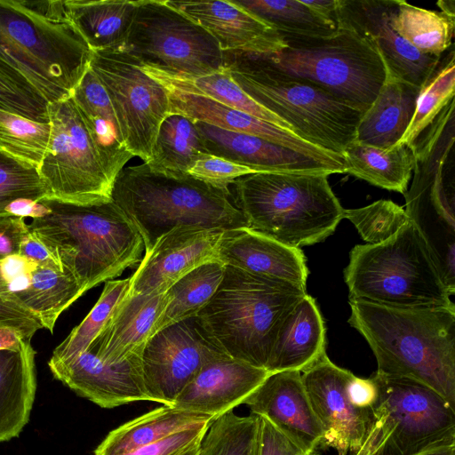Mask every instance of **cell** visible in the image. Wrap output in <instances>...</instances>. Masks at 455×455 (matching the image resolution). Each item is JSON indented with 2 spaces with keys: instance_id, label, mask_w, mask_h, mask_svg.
Wrapping results in <instances>:
<instances>
[{
  "instance_id": "obj_46",
  "label": "cell",
  "mask_w": 455,
  "mask_h": 455,
  "mask_svg": "<svg viewBox=\"0 0 455 455\" xmlns=\"http://www.w3.org/2000/svg\"><path fill=\"white\" fill-rule=\"evenodd\" d=\"M254 172L249 167L210 154L198 159L188 172L192 177L222 189H229V184L235 180Z\"/></svg>"
},
{
  "instance_id": "obj_9",
  "label": "cell",
  "mask_w": 455,
  "mask_h": 455,
  "mask_svg": "<svg viewBox=\"0 0 455 455\" xmlns=\"http://www.w3.org/2000/svg\"><path fill=\"white\" fill-rule=\"evenodd\" d=\"M282 36L285 43L282 51L257 55L272 67L316 84L363 113L367 110L386 77L383 60L367 39L339 24L338 31L328 37Z\"/></svg>"
},
{
  "instance_id": "obj_36",
  "label": "cell",
  "mask_w": 455,
  "mask_h": 455,
  "mask_svg": "<svg viewBox=\"0 0 455 455\" xmlns=\"http://www.w3.org/2000/svg\"><path fill=\"white\" fill-rule=\"evenodd\" d=\"M393 28L420 53L442 57L452 45L455 17L396 0Z\"/></svg>"
},
{
  "instance_id": "obj_38",
  "label": "cell",
  "mask_w": 455,
  "mask_h": 455,
  "mask_svg": "<svg viewBox=\"0 0 455 455\" xmlns=\"http://www.w3.org/2000/svg\"><path fill=\"white\" fill-rule=\"evenodd\" d=\"M282 35L310 38L328 37L338 26L312 12L300 0H235Z\"/></svg>"
},
{
  "instance_id": "obj_35",
  "label": "cell",
  "mask_w": 455,
  "mask_h": 455,
  "mask_svg": "<svg viewBox=\"0 0 455 455\" xmlns=\"http://www.w3.org/2000/svg\"><path fill=\"white\" fill-rule=\"evenodd\" d=\"M207 154L196 122L183 115L169 113L159 127L151 157L146 164L171 172L188 173Z\"/></svg>"
},
{
  "instance_id": "obj_56",
  "label": "cell",
  "mask_w": 455,
  "mask_h": 455,
  "mask_svg": "<svg viewBox=\"0 0 455 455\" xmlns=\"http://www.w3.org/2000/svg\"><path fill=\"white\" fill-rule=\"evenodd\" d=\"M28 340L19 329L0 323V350L20 349Z\"/></svg>"
},
{
  "instance_id": "obj_54",
  "label": "cell",
  "mask_w": 455,
  "mask_h": 455,
  "mask_svg": "<svg viewBox=\"0 0 455 455\" xmlns=\"http://www.w3.org/2000/svg\"><path fill=\"white\" fill-rule=\"evenodd\" d=\"M48 212L49 209L40 201L30 199H17L5 209L7 214L23 219L31 218L32 220L41 218Z\"/></svg>"
},
{
  "instance_id": "obj_45",
  "label": "cell",
  "mask_w": 455,
  "mask_h": 455,
  "mask_svg": "<svg viewBox=\"0 0 455 455\" xmlns=\"http://www.w3.org/2000/svg\"><path fill=\"white\" fill-rule=\"evenodd\" d=\"M48 189L36 167L23 164L0 151V215L17 199L40 201L48 198Z\"/></svg>"
},
{
  "instance_id": "obj_4",
  "label": "cell",
  "mask_w": 455,
  "mask_h": 455,
  "mask_svg": "<svg viewBox=\"0 0 455 455\" xmlns=\"http://www.w3.org/2000/svg\"><path fill=\"white\" fill-rule=\"evenodd\" d=\"M327 173L254 172L235 180L234 202L249 228L291 247L325 240L344 208Z\"/></svg>"
},
{
  "instance_id": "obj_39",
  "label": "cell",
  "mask_w": 455,
  "mask_h": 455,
  "mask_svg": "<svg viewBox=\"0 0 455 455\" xmlns=\"http://www.w3.org/2000/svg\"><path fill=\"white\" fill-rule=\"evenodd\" d=\"M130 287V277L107 281L93 307L67 338L52 352L48 366L67 363L87 350L100 333L117 305L125 298Z\"/></svg>"
},
{
  "instance_id": "obj_21",
  "label": "cell",
  "mask_w": 455,
  "mask_h": 455,
  "mask_svg": "<svg viewBox=\"0 0 455 455\" xmlns=\"http://www.w3.org/2000/svg\"><path fill=\"white\" fill-rule=\"evenodd\" d=\"M204 28L223 52L270 54L285 47L282 35L235 1H171Z\"/></svg>"
},
{
  "instance_id": "obj_28",
  "label": "cell",
  "mask_w": 455,
  "mask_h": 455,
  "mask_svg": "<svg viewBox=\"0 0 455 455\" xmlns=\"http://www.w3.org/2000/svg\"><path fill=\"white\" fill-rule=\"evenodd\" d=\"M419 91L386 72L377 97L360 118L355 141L383 149L395 146L411 123Z\"/></svg>"
},
{
  "instance_id": "obj_12",
  "label": "cell",
  "mask_w": 455,
  "mask_h": 455,
  "mask_svg": "<svg viewBox=\"0 0 455 455\" xmlns=\"http://www.w3.org/2000/svg\"><path fill=\"white\" fill-rule=\"evenodd\" d=\"M51 139L37 171L49 196L75 204L112 200L114 184L72 97L50 103Z\"/></svg>"
},
{
  "instance_id": "obj_51",
  "label": "cell",
  "mask_w": 455,
  "mask_h": 455,
  "mask_svg": "<svg viewBox=\"0 0 455 455\" xmlns=\"http://www.w3.org/2000/svg\"><path fill=\"white\" fill-rule=\"evenodd\" d=\"M37 265L20 254L9 256L0 261V270L12 293L23 291L29 284L31 273Z\"/></svg>"
},
{
  "instance_id": "obj_37",
  "label": "cell",
  "mask_w": 455,
  "mask_h": 455,
  "mask_svg": "<svg viewBox=\"0 0 455 455\" xmlns=\"http://www.w3.org/2000/svg\"><path fill=\"white\" fill-rule=\"evenodd\" d=\"M220 261L204 263L179 279L167 291L168 303L156 327L158 331L195 316L208 303L225 273Z\"/></svg>"
},
{
  "instance_id": "obj_31",
  "label": "cell",
  "mask_w": 455,
  "mask_h": 455,
  "mask_svg": "<svg viewBox=\"0 0 455 455\" xmlns=\"http://www.w3.org/2000/svg\"><path fill=\"white\" fill-rule=\"evenodd\" d=\"M66 14L92 52L117 51L124 43L137 1L65 0Z\"/></svg>"
},
{
  "instance_id": "obj_49",
  "label": "cell",
  "mask_w": 455,
  "mask_h": 455,
  "mask_svg": "<svg viewBox=\"0 0 455 455\" xmlns=\"http://www.w3.org/2000/svg\"><path fill=\"white\" fill-rule=\"evenodd\" d=\"M209 427L187 429L122 455H177L201 442Z\"/></svg>"
},
{
  "instance_id": "obj_11",
  "label": "cell",
  "mask_w": 455,
  "mask_h": 455,
  "mask_svg": "<svg viewBox=\"0 0 455 455\" xmlns=\"http://www.w3.org/2000/svg\"><path fill=\"white\" fill-rule=\"evenodd\" d=\"M117 51L177 76H204L226 68L217 41L167 0H138L126 39Z\"/></svg>"
},
{
  "instance_id": "obj_29",
  "label": "cell",
  "mask_w": 455,
  "mask_h": 455,
  "mask_svg": "<svg viewBox=\"0 0 455 455\" xmlns=\"http://www.w3.org/2000/svg\"><path fill=\"white\" fill-rule=\"evenodd\" d=\"M36 351L0 350V443L20 435L29 420L36 390Z\"/></svg>"
},
{
  "instance_id": "obj_48",
  "label": "cell",
  "mask_w": 455,
  "mask_h": 455,
  "mask_svg": "<svg viewBox=\"0 0 455 455\" xmlns=\"http://www.w3.org/2000/svg\"><path fill=\"white\" fill-rule=\"evenodd\" d=\"M257 416L259 425L256 455H320L316 451L305 452L267 418Z\"/></svg>"
},
{
  "instance_id": "obj_59",
  "label": "cell",
  "mask_w": 455,
  "mask_h": 455,
  "mask_svg": "<svg viewBox=\"0 0 455 455\" xmlns=\"http://www.w3.org/2000/svg\"><path fill=\"white\" fill-rule=\"evenodd\" d=\"M201 442H198L177 455H197Z\"/></svg>"
},
{
  "instance_id": "obj_44",
  "label": "cell",
  "mask_w": 455,
  "mask_h": 455,
  "mask_svg": "<svg viewBox=\"0 0 455 455\" xmlns=\"http://www.w3.org/2000/svg\"><path fill=\"white\" fill-rule=\"evenodd\" d=\"M344 218L354 224L361 237L370 244L387 240L410 220L403 207L383 199L362 208L344 209Z\"/></svg>"
},
{
  "instance_id": "obj_26",
  "label": "cell",
  "mask_w": 455,
  "mask_h": 455,
  "mask_svg": "<svg viewBox=\"0 0 455 455\" xmlns=\"http://www.w3.org/2000/svg\"><path fill=\"white\" fill-rule=\"evenodd\" d=\"M325 331L315 299L307 293L283 319L266 370L302 372L326 354Z\"/></svg>"
},
{
  "instance_id": "obj_3",
  "label": "cell",
  "mask_w": 455,
  "mask_h": 455,
  "mask_svg": "<svg viewBox=\"0 0 455 455\" xmlns=\"http://www.w3.org/2000/svg\"><path fill=\"white\" fill-rule=\"evenodd\" d=\"M112 200L140 232L145 252L180 226L220 231L249 228L229 189L146 163L121 170L114 182Z\"/></svg>"
},
{
  "instance_id": "obj_47",
  "label": "cell",
  "mask_w": 455,
  "mask_h": 455,
  "mask_svg": "<svg viewBox=\"0 0 455 455\" xmlns=\"http://www.w3.org/2000/svg\"><path fill=\"white\" fill-rule=\"evenodd\" d=\"M0 323L20 331L26 339L31 340L35 333L43 329L38 318L23 307L12 293L0 270Z\"/></svg>"
},
{
  "instance_id": "obj_2",
  "label": "cell",
  "mask_w": 455,
  "mask_h": 455,
  "mask_svg": "<svg viewBox=\"0 0 455 455\" xmlns=\"http://www.w3.org/2000/svg\"><path fill=\"white\" fill-rule=\"evenodd\" d=\"M40 202L49 212L32 220L29 231L75 277L84 294L141 261L142 237L113 200L94 204L52 198Z\"/></svg>"
},
{
  "instance_id": "obj_19",
  "label": "cell",
  "mask_w": 455,
  "mask_h": 455,
  "mask_svg": "<svg viewBox=\"0 0 455 455\" xmlns=\"http://www.w3.org/2000/svg\"><path fill=\"white\" fill-rule=\"evenodd\" d=\"M169 97V113L180 114L227 131L254 135L272 143L312 157L333 169L336 173L347 172L342 156L323 149L300 138L293 132L225 106L204 96L164 88Z\"/></svg>"
},
{
  "instance_id": "obj_5",
  "label": "cell",
  "mask_w": 455,
  "mask_h": 455,
  "mask_svg": "<svg viewBox=\"0 0 455 455\" xmlns=\"http://www.w3.org/2000/svg\"><path fill=\"white\" fill-rule=\"evenodd\" d=\"M225 267L218 289L196 315L228 355L266 369L283 319L307 289Z\"/></svg>"
},
{
  "instance_id": "obj_41",
  "label": "cell",
  "mask_w": 455,
  "mask_h": 455,
  "mask_svg": "<svg viewBox=\"0 0 455 455\" xmlns=\"http://www.w3.org/2000/svg\"><path fill=\"white\" fill-rule=\"evenodd\" d=\"M52 124L0 110V151L38 169L47 151Z\"/></svg>"
},
{
  "instance_id": "obj_27",
  "label": "cell",
  "mask_w": 455,
  "mask_h": 455,
  "mask_svg": "<svg viewBox=\"0 0 455 455\" xmlns=\"http://www.w3.org/2000/svg\"><path fill=\"white\" fill-rule=\"evenodd\" d=\"M71 97L89 131L105 172L114 184L118 173L133 156L125 147L108 95L90 66Z\"/></svg>"
},
{
  "instance_id": "obj_23",
  "label": "cell",
  "mask_w": 455,
  "mask_h": 455,
  "mask_svg": "<svg viewBox=\"0 0 455 455\" xmlns=\"http://www.w3.org/2000/svg\"><path fill=\"white\" fill-rule=\"evenodd\" d=\"M218 261L307 289L309 272L300 248L288 246L249 228L223 232L218 245Z\"/></svg>"
},
{
  "instance_id": "obj_17",
  "label": "cell",
  "mask_w": 455,
  "mask_h": 455,
  "mask_svg": "<svg viewBox=\"0 0 455 455\" xmlns=\"http://www.w3.org/2000/svg\"><path fill=\"white\" fill-rule=\"evenodd\" d=\"M224 231L180 226L163 235L130 276L129 295L165 293L179 279L211 261H218Z\"/></svg>"
},
{
  "instance_id": "obj_52",
  "label": "cell",
  "mask_w": 455,
  "mask_h": 455,
  "mask_svg": "<svg viewBox=\"0 0 455 455\" xmlns=\"http://www.w3.org/2000/svg\"><path fill=\"white\" fill-rule=\"evenodd\" d=\"M347 394L350 403L362 411H372L378 400V387L371 377L363 379L350 377L347 384Z\"/></svg>"
},
{
  "instance_id": "obj_32",
  "label": "cell",
  "mask_w": 455,
  "mask_h": 455,
  "mask_svg": "<svg viewBox=\"0 0 455 455\" xmlns=\"http://www.w3.org/2000/svg\"><path fill=\"white\" fill-rule=\"evenodd\" d=\"M342 156L347 173L381 188L403 195L407 192L415 164L412 148L395 144L383 149L355 140L346 147Z\"/></svg>"
},
{
  "instance_id": "obj_24",
  "label": "cell",
  "mask_w": 455,
  "mask_h": 455,
  "mask_svg": "<svg viewBox=\"0 0 455 455\" xmlns=\"http://www.w3.org/2000/svg\"><path fill=\"white\" fill-rule=\"evenodd\" d=\"M195 122L210 155L249 167L255 172L336 173L312 157L262 138Z\"/></svg>"
},
{
  "instance_id": "obj_14",
  "label": "cell",
  "mask_w": 455,
  "mask_h": 455,
  "mask_svg": "<svg viewBox=\"0 0 455 455\" xmlns=\"http://www.w3.org/2000/svg\"><path fill=\"white\" fill-rule=\"evenodd\" d=\"M224 354L197 315L158 331L141 354L149 401L172 405L207 363Z\"/></svg>"
},
{
  "instance_id": "obj_43",
  "label": "cell",
  "mask_w": 455,
  "mask_h": 455,
  "mask_svg": "<svg viewBox=\"0 0 455 455\" xmlns=\"http://www.w3.org/2000/svg\"><path fill=\"white\" fill-rule=\"evenodd\" d=\"M49 103L17 69L0 57V110L48 123Z\"/></svg>"
},
{
  "instance_id": "obj_16",
  "label": "cell",
  "mask_w": 455,
  "mask_h": 455,
  "mask_svg": "<svg viewBox=\"0 0 455 455\" xmlns=\"http://www.w3.org/2000/svg\"><path fill=\"white\" fill-rule=\"evenodd\" d=\"M396 0H339L337 25L347 27L378 51L392 76L421 88L442 57L420 53L391 25Z\"/></svg>"
},
{
  "instance_id": "obj_1",
  "label": "cell",
  "mask_w": 455,
  "mask_h": 455,
  "mask_svg": "<svg viewBox=\"0 0 455 455\" xmlns=\"http://www.w3.org/2000/svg\"><path fill=\"white\" fill-rule=\"evenodd\" d=\"M349 324L371 348L376 372L407 378L455 408V309L396 307L349 299Z\"/></svg>"
},
{
  "instance_id": "obj_6",
  "label": "cell",
  "mask_w": 455,
  "mask_h": 455,
  "mask_svg": "<svg viewBox=\"0 0 455 455\" xmlns=\"http://www.w3.org/2000/svg\"><path fill=\"white\" fill-rule=\"evenodd\" d=\"M234 81L254 101L305 140L342 156L355 140L363 114L307 80L290 76L251 53L224 52Z\"/></svg>"
},
{
  "instance_id": "obj_50",
  "label": "cell",
  "mask_w": 455,
  "mask_h": 455,
  "mask_svg": "<svg viewBox=\"0 0 455 455\" xmlns=\"http://www.w3.org/2000/svg\"><path fill=\"white\" fill-rule=\"evenodd\" d=\"M28 232L25 219L10 214L0 215V261L20 253L21 242Z\"/></svg>"
},
{
  "instance_id": "obj_55",
  "label": "cell",
  "mask_w": 455,
  "mask_h": 455,
  "mask_svg": "<svg viewBox=\"0 0 455 455\" xmlns=\"http://www.w3.org/2000/svg\"><path fill=\"white\" fill-rule=\"evenodd\" d=\"M300 1L323 20L337 25L339 0Z\"/></svg>"
},
{
  "instance_id": "obj_8",
  "label": "cell",
  "mask_w": 455,
  "mask_h": 455,
  "mask_svg": "<svg viewBox=\"0 0 455 455\" xmlns=\"http://www.w3.org/2000/svg\"><path fill=\"white\" fill-rule=\"evenodd\" d=\"M0 57L50 104L71 97L92 50L68 19L44 16L26 1L0 0Z\"/></svg>"
},
{
  "instance_id": "obj_25",
  "label": "cell",
  "mask_w": 455,
  "mask_h": 455,
  "mask_svg": "<svg viewBox=\"0 0 455 455\" xmlns=\"http://www.w3.org/2000/svg\"><path fill=\"white\" fill-rule=\"evenodd\" d=\"M167 303L166 292L135 296L127 293L87 349L108 363L142 354Z\"/></svg>"
},
{
  "instance_id": "obj_33",
  "label": "cell",
  "mask_w": 455,
  "mask_h": 455,
  "mask_svg": "<svg viewBox=\"0 0 455 455\" xmlns=\"http://www.w3.org/2000/svg\"><path fill=\"white\" fill-rule=\"evenodd\" d=\"M140 67L164 88L206 97L292 132L288 124L248 96L234 81L227 68L204 76H186L140 63Z\"/></svg>"
},
{
  "instance_id": "obj_53",
  "label": "cell",
  "mask_w": 455,
  "mask_h": 455,
  "mask_svg": "<svg viewBox=\"0 0 455 455\" xmlns=\"http://www.w3.org/2000/svg\"><path fill=\"white\" fill-rule=\"evenodd\" d=\"M19 254L35 262L37 266L59 267L62 269L58 260L47 247L30 231L23 238Z\"/></svg>"
},
{
  "instance_id": "obj_57",
  "label": "cell",
  "mask_w": 455,
  "mask_h": 455,
  "mask_svg": "<svg viewBox=\"0 0 455 455\" xmlns=\"http://www.w3.org/2000/svg\"><path fill=\"white\" fill-rule=\"evenodd\" d=\"M416 455H455V444L429 449Z\"/></svg>"
},
{
  "instance_id": "obj_7",
  "label": "cell",
  "mask_w": 455,
  "mask_h": 455,
  "mask_svg": "<svg viewBox=\"0 0 455 455\" xmlns=\"http://www.w3.org/2000/svg\"><path fill=\"white\" fill-rule=\"evenodd\" d=\"M343 273L349 299L396 307L455 309L454 293L411 220L382 243L355 245Z\"/></svg>"
},
{
  "instance_id": "obj_58",
  "label": "cell",
  "mask_w": 455,
  "mask_h": 455,
  "mask_svg": "<svg viewBox=\"0 0 455 455\" xmlns=\"http://www.w3.org/2000/svg\"><path fill=\"white\" fill-rule=\"evenodd\" d=\"M437 5L440 6L442 12L455 17L454 1H439Z\"/></svg>"
},
{
  "instance_id": "obj_15",
  "label": "cell",
  "mask_w": 455,
  "mask_h": 455,
  "mask_svg": "<svg viewBox=\"0 0 455 455\" xmlns=\"http://www.w3.org/2000/svg\"><path fill=\"white\" fill-rule=\"evenodd\" d=\"M353 373L333 363L327 354L301 372L312 409L322 427L320 448L339 455L354 454L362 445L372 421V411L355 408L347 394Z\"/></svg>"
},
{
  "instance_id": "obj_42",
  "label": "cell",
  "mask_w": 455,
  "mask_h": 455,
  "mask_svg": "<svg viewBox=\"0 0 455 455\" xmlns=\"http://www.w3.org/2000/svg\"><path fill=\"white\" fill-rule=\"evenodd\" d=\"M258 425L256 414L228 411L211 424L197 455H256Z\"/></svg>"
},
{
  "instance_id": "obj_30",
  "label": "cell",
  "mask_w": 455,
  "mask_h": 455,
  "mask_svg": "<svg viewBox=\"0 0 455 455\" xmlns=\"http://www.w3.org/2000/svg\"><path fill=\"white\" fill-rule=\"evenodd\" d=\"M212 416L163 405L110 431L94 455H122L181 431L209 427Z\"/></svg>"
},
{
  "instance_id": "obj_20",
  "label": "cell",
  "mask_w": 455,
  "mask_h": 455,
  "mask_svg": "<svg viewBox=\"0 0 455 455\" xmlns=\"http://www.w3.org/2000/svg\"><path fill=\"white\" fill-rule=\"evenodd\" d=\"M251 413L267 418L307 453L316 451L323 439L322 427L305 390L301 372L270 373L244 402Z\"/></svg>"
},
{
  "instance_id": "obj_13",
  "label": "cell",
  "mask_w": 455,
  "mask_h": 455,
  "mask_svg": "<svg viewBox=\"0 0 455 455\" xmlns=\"http://www.w3.org/2000/svg\"><path fill=\"white\" fill-rule=\"evenodd\" d=\"M90 68L108 95L127 150L148 162L169 114L167 91L137 60L118 51L92 52Z\"/></svg>"
},
{
  "instance_id": "obj_10",
  "label": "cell",
  "mask_w": 455,
  "mask_h": 455,
  "mask_svg": "<svg viewBox=\"0 0 455 455\" xmlns=\"http://www.w3.org/2000/svg\"><path fill=\"white\" fill-rule=\"evenodd\" d=\"M372 421L361 445L370 455H416L455 444V408L430 387L378 372Z\"/></svg>"
},
{
  "instance_id": "obj_34",
  "label": "cell",
  "mask_w": 455,
  "mask_h": 455,
  "mask_svg": "<svg viewBox=\"0 0 455 455\" xmlns=\"http://www.w3.org/2000/svg\"><path fill=\"white\" fill-rule=\"evenodd\" d=\"M14 295L38 318L44 328L52 332L60 314L84 293L68 272L59 267L37 266L31 273L27 288Z\"/></svg>"
},
{
  "instance_id": "obj_22",
  "label": "cell",
  "mask_w": 455,
  "mask_h": 455,
  "mask_svg": "<svg viewBox=\"0 0 455 455\" xmlns=\"http://www.w3.org/2000/svg\"><path fill=\"white\" fill-rule=\"evenodd\" d=\"M269 374L264 368L224 354L207 363L172 406L216 419L243 404Z\"/></svg>"
},
{
  "instance_id": "obj_18",
  "label": "cell",
  "mask_w": 455,
  "mask_h": 455,
  "mask_svg": "<svg viewBox=\"0 0 455 455\" xmlns=\"http://www.w3.org/2000/svg\"><path fill=\"white\" fill-rule=\"evenodd\" d=\"M49 368L55 379L102 408L149 401L143 379L141 354L108 363L87 349L67 363Z\"/></svg>"
},
{
  "instance_id": "obj_40",
  "label": "cell",
  "mask_w": 455,
  "mask_h": 455,
  "mask_svg": "<svg viewBox=\"0 0 455 455\" xmlns=\"http://www.w3.org/2000/svg\"><path fill=\"white\" fill-rule=\"evenodd\" d=\"M455 94V55L453 45L441 58L435 71L420 88L414 114L396 144L411 148L416 140L435 120Z\"/></svg>"
}]
</instances>
